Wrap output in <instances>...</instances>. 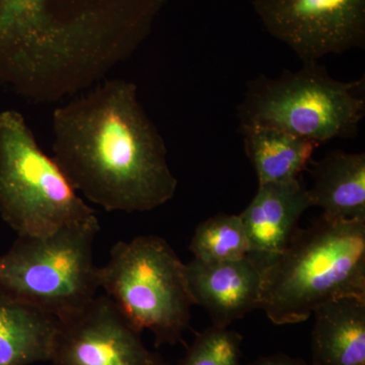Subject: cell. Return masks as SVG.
<instances>
[{
  "label": "cell",
  "instance_id": "5",
  "mask_svg": "<svg viewBox=\"0 0 365 365\" xmlns=\"http://www.w3.org/2000/svg\"><path fill=\"white\" fill-rule=\"evenodd\" d=\"M98 285L134 330L153 334L155 347L176 345L189 328L194 302L186 266L163 237L117 242L98 267Z\"/></svg>",
  "mask_w": 365,
  "mask_h": 365
},
{
  "label": "cell",
  "instance_id": "1",
  "mask_svg": "<svg viewBox=\"0 0 365 365\" xmlns=\"http://www.w3.org/2000/svg\"><path fill=\"white\" fill-rule=\"evenodd\" d=\"M169 0H0V81L54 101L131 54Z\"/></svg>",
  "mask_w": 365,
  "mask_h": 365
},
{
  "label": "cell",
  "instance_id": "18",
  "mask_svg": "<svg viewBox=\"0 0 365 365\" xmlns=\"http://www.w3.org/2000/svg\"><path fill=\"white\" fill-rule=\"evenodd\" d=\"M249 365H309L304 360L294 359L283 353L259 357Z\"/></svg>",
  "mask_w": 365,
  "mask_h": 365
},
{
  "label": "cell",
  "instance_id": "15",
  "mask_svg": "<svg viewBox=\"0 0 365 365\" xmlns=\"http://www.w3.org/2000/svg\"><path fill=\"white\" fill-rule=\"evenodd\" d=\"M240 132L259 185L299 179L319 148L307 139L268 127H250Z\"/></svg>",
  "mask_w": 365,
  "mask_h": 365
},
{
  "label": "cell",
  "instance_id": "14",
  "mask_svg": "<svg viewBox=\"0 0 365 365\" xmlns=\"http://www.w3.org/2000/svg\"><path fill=\"white\" fill-rule=\"evenodd\" d=\"M58 319L0 292V365L49 361Z\"/></svg>",
  "mask_w": 365,
  "mask_h": 365
},
{
  "label": "cell",
  "instance_id": "3",
  "mask_svg": "<svg viewBox=\"0 0 365 365\" xmlns=\"http://www.w3.org/2000/svg\"><path fill=\"white\" fill-rule=\"evenodd\" d=\"M346 297L365 299V220L322 215L297 228L287 249L264 267L259 309L275 325H292Z\"/></svg>",
  "mask_w": 365,
  "mask_h": 365
},
{
  "label": "cell",
  "instance_id": "11",
  "mask_svg": "<svg viewBox=\"0 0 365 365\" xmlns=\"http://www.w3.org/2000/svg\"><path fill=\"white\" fill-rule=\"evenodd\" d=\"M313 207L309 190L299 179L259 185L248 207L240 215L250 245V256L263 267L288 246L300 217Z\"/></svg>",
  "mask_w": 365,
  "mask_h": 365
},
{
  "label": "cell",
  "instance_id": "2",
  "mask_svg": "<svg viewBox=\"0 0 365 365\" xmlns=\"http://www.w3.org/2000/svg\"><path fill=\"white\" fill-rule=\"evenodd\" d=\"M53 153L74 188L106 211L145 212L175 196L165 140L137 86L106 81L53 112Z\"/></svg>",
  "mask_w": 365,
  "mask_h": 365
},
{
  "label": "cell",
  "instance_id": "17",
  "mask_svg": "<svg viewBox=\"0 0 365 365\" xmlns=\"http://www.w3.org/2000/svg\"><path fill=\"white\" fill-rule=\"evenodd\" d=\"M242 339L237 331L209 327L197 334L176 365H242Z\"/></svg>",
  "mask_w": 365,
  "mask_h": 365
},
{
  "label": "cell",
  "instance_id": "4",
  "mask_svg": "<svg viewBox=\"0 0 365 365\" xmlns=\"http://www.w3.org/2000/svg\"><path fill=\"white\" fill-rule=\"evenodd\" d=\"M302 63L278 78L249 81L237 107L240 129L268 127L318 146L354 138L365 116V78L341 81L319 61Z\"/></svg>",
  "mask_w": 365,
  "mask_h": 365
},
{
  "label": "cell",
  "instance_id": "8",
  "mask_svg": "<svg viewBox=\"0 0 365 365\" xmlns=\"http://www.w3.org/2000/svg\"><path fill=\"white\" fill-rule=\"evenodd\" d=\"M267 32L302 62L365 46V0H253Z\"/></svg>",
  "mask_w": 365,
  "mask_h": 365
},
{
  "label": "cell",
  "instance_id": "16",
  "mask_svg": "<svg viewBox=\"0 0 365 365\" xmlns=\"http://www.w3.org/2000/svg\"><path fill=\"white\" fill-rule=\"evenodd\" d=\"M189 249L193 259L205 263L246 258L250 245L241 217L222 213L204 220L197 227Z\"/></svg>",
  "mask_w": 365,
  "mask_h": 365
},
{
  "label": "cell",
  "instance_id": "10",
  "mask_svg": "<svg viewBox=\"0 0 365 365\" xmlns=\"http://www.w3.org/2000/svg\"><path fill=\"white\" fill-rule=\"evenodd\" d=\"M185 266L194 304L207 312L212 326L228 328L260 307L264 267L250 255L220 263L193 259Z\"/></svg>",
  "mask_w": 365,
  "mask_h": 365
},
{
  "label": "cell",
  "instance_id": "12",
  "mask_svg": "<svg viewBox=\"0 0 365 365\" xmlns=\"http://www.w3.org/2000/svg\"><path fill=\"white\" fill-rule=\"evenodd\" d=\"M313 314L312 365H365V299L331 300Z\"/></svg>",
  "mask_w": 365,
  "mask_h": 365
},
{
  "label": "cell",
  "instance_id": "13",
  "mask_svg": "<svg viewBox=\"0 0 365 365\" xmlns=\"http://www.w3.org/2000/svg\"><path fill=\"white\" fill-rule=\"evenodd\" d=\"M309 165L312 205L330 220H365V153L332 150Z\"/></svg>",
  "mask_w": 365,
  "mask_h": 365
},
{
  "label": "cell",
  "instance_id": "6",
  "mask_svg": "<svg viewBox=\"0 0 365 365\" xmlns=\"http://www.w3.org/2000/svg\"><path fill=\"white\" fill-rule=\"evenodd\" d=\"M97 216L41 237H19L0 256V292L61 321L97 297Z\"/></svg>",
  "mask_w": 365,
  "mask_h": 365
},
{
  "label": "cell",
  "instance_id": "7",
  "mask_svg": "<svg viewBox=\"0 0 365 365\" xmlns=\"http://www.w3.org/2000/svg\"><path fill=\"white\" fill-rule=\"evenodd\" d=\"M0 215L23 237H46L96 216L14 110L0 112Z\"/></svg>",
  "mask_w": 365,
  "mask_h": 365
},
{
  "label": "cell",
  "instance_id": "9",
  "mask_svg": "<svg viewBox=\"0 0 365 365\" xmlns=\"http://www.w3.org/2000/svg\"><path fill=\"white\" fill-rule=\"evenodd\" d=\"M52 365H170L144 346L107 295H97L78 313L58 321Z\"/></svg>",
  "mask_w": 365,
  "mask_h": 365
}]
</instances>
